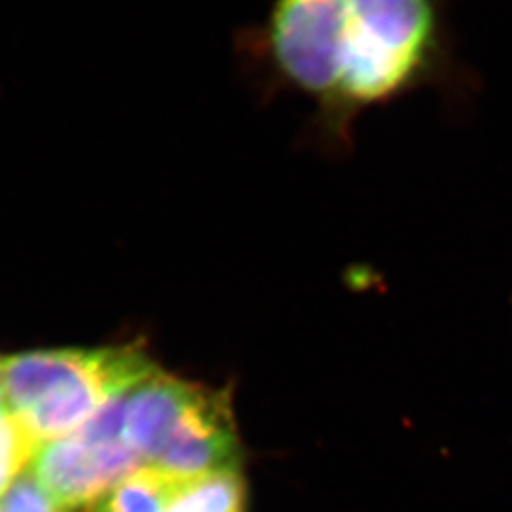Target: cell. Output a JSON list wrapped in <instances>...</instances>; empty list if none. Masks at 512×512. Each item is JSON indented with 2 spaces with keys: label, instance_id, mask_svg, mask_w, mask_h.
Wrapping results in <instances>:
<instances>
[{
  "label": "cell",
  "instance_id": "obj_1",
  "mask_svg": "<svg viewBox=\"0 0 512 512\" xmlns=\"http://www.w3.org/2000/svg\"><path fill=\"white\" fill-rule=\"evenodd\" d=\"M444 69L439 0H349L336 86L311 116V147L329 156L349 154L365 112L433 86Z\"/></svg>",
  "mask_w": 512,
  "mask_h": 512
},
{
  "label": "cell",
  "instance_id": "obj_2",
  "mask_svg": "<svg viewBox=\"0 0 512 512\" xmlns=\"http://www.w3.org/2000/svg\"><path fill=\"white\" fill-rule=\"evenodd\" d=\"M6 408L38 444L71 435L158 368L143 349H38L2 357Z\"/></svg>",
  "mask_w": 512,
  "mask_h": 512
},
{
  "label": "cell",
  "instance_id": "obj_3",
  "mask_svg": "<svg viewBox=\"0 0 512 512\" xmlns=\"http://www.w3.org/2000/svg\"><path fill=\"white\" fill-rule=\"evenodd\" d=\"M124 429L143 467L202 475L238 467L230 397L158 370L124 399Z\"/></svg>",
  "mask_w": 512,
  "mask_h": 512
},
{
  "label": "cell",
  "instance_id": "obj_4",
  "mask_svg": "<svg viewBox=\"0 0 512 512\" xmlns=\"http://www.w3.org/2000/svg\"><path fill=\"white\" fill-rule=\"evenodd\" d=\"M349 0H270L266 16L236 38L239 63L270 99L298 95L313 112L336 86Z\"/></svg>",
  "mask_w": 512,
  "mask_h": 512
},
{
  "label": "cell",
  "instance_id": "obj_5",
  "mask_svg": "<svg viewBox=\"0 0 512 512\" xmlns=\"http://www.w3.org/2000/svg\"><path fill=\"white\" fill-rule=\"evenodd\" d=\"M124 399L105 406L71 435L38 446L29 473L63 505L84 511L143 467L126 439Z\"/></svg>",
  "mask_w": 512,
  "mask_h": 512
},
{
  "label": "cell",
  "instance_id": "obj_6",
  "mask_svg": "<svg viewBox=\"0 0 512 512\" xmlns=\"http://www.w3.org/2000/svg\"><path fill=\"white\" fill-rule=\"evenodd\" d=\"M247 486L238 467L175 475L165 512H245Z\"/></svg>",
  "mask_w": 512,
  "mask_h": 512
},
{
  "label": "cell",
  "instance_id": "obj_7",
  "mask_svg": "<svg viewBox=\"0 0 512 512\" xmlns=\"http://www.w3.org/2000/svg\"><path fill=\"white\" fill-rule=\"evenodd\" d=\"M175 473L141 467L103 495L93 512H165Z\"/></svg>",
  "mask_w": 512,
  "mask_h": 512
},
{
  "label": "cell",
  "instance_id": "obj_8",
  "mask_svg": "<svg viewBox=\"0 0 512 512\" xmlns=\"http://www.w3.org/2000/svg\"><path fill=\"white\" fill-rule=\"evenodd\" d=\"M38 446L8 408L0 410V499L31 467Z\"/></svg>",
  "mask_w": 512,
  "mask_h": 512
},
{
  "label": "cell",
  "instance_id": "obj_9",
  "mask_svg": "<svg viewBox=\"0 0 512 512\" xmlns=\"http://www.w3.org/2000/svg\"><path fill=\"white\" fill-rule=\"evenodd\" d=\"M0 512H84L71 509L48 494L31 473L19 476L16 484L2 495Z\"/></svg>",
  "mask_w": 512,
  "mask_h": 512
},
{
  "label": "cell",
  "instance_id": "obj_10",
  "mask_svg": "<svg viewBox=\"0 0 512 512\" xmlns=\"http://www.w3.org/2000/svg\"><path fill=\"white\" fill-rule=\"evenodd\" d=\"M6 408V391H4V370H2V357H0V410Z\"/></svg>",
  "mask_w": 512,
  "mask_h": 512
}]
</instances>
